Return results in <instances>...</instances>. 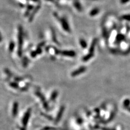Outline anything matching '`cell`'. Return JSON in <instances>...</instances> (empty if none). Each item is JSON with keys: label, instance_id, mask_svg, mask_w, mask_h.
Returning <instances> with one entry per match:
<instances>
[{"label": "cell", "instance_id": "7a4b0ae2", "mask_svg": "<svg viewBox=\"0 0 130 130\" xmlns=\"http://www.w3.org/2000/svg\"><path fill=\"white\" fill-rule=\"evenodd\" d=\"M63 54L64 55H70V56H74L75 55V53L74 52H64V53H63Z\"/></svg>", "mask_w": 130, "mask_h": 130}, {"label": "cell", "instance_id": "6da1fadb", "mask_svg": "<svg viewBox=\"0 0 130 130\" xmlns=\"http://www.w3.org/2000/svg\"><path fill=\"white\" fill-rule=\"evenodd\" d=\"M29 115H30V111H28L27 112V113L26 114V115H25V116H24V118H23V123L24 125H26L27 124L28 120V118H29Z\"/></svg>", "mask_w": 130, "mask_h": 130}, {"label": "cell", "instance_id": "277c9868", "mask_svg": "<svg viewBox=\"0 0 130 130\" xmlns=\"http://www.w3.org/2000/svg\"><path fill=\"white\" fill-rule=\"evenodd\" d=\"M18 106V104H16V103H15V105H14V111H13V113H14V115H15L16 114V112H17V109H17Z\"/></svg>", "mask_w": 130, "mask_h": 130}, {"label": "cell", "instance_id": "3957f363", "mask_svg": "<svg viewBox=\"0 0 130 130\" xmlns=\"http://www.w3.org/2000/svg\"><path fill=\"white\" fill-rule=\"evenodd\" d=\"M85 71V68H82L80 69V70L79 71H77L76 72H75L74 73H73V75H76L77 74H78V73H81V72H83L84 71Z\"/></svg>", "mask_w": 130, "mask_h": 130}]
</instances>
